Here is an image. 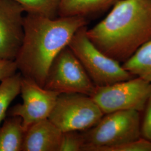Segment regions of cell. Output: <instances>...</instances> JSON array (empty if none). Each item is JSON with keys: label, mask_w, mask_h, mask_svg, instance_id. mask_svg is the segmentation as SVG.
<instances>
[{"label": "cell", "mask_w": 151, "mask_h": 151, "mask_svg": "<svg viewBox=\"0 0 151 151\" xmlns=\"http://www.w3.org/2000/svg\"><path fill=\"white\" fill-rule=\"evenodd\" d=\"M87 23L82 16L52 19L27 13L22 43L15 60L17 70L23 77L43 87L54 58L68 46L76 32Z\"/></svg>", "instance_id": "cell-1"}, {"label": "cell", "mask_w": 151, "mask_h": 151, "mask_svg": "<svg viewBox=\"0 0 151 151\" xmlns=\"http://www.w3.org/2000/svg\"><path fill=\"white\" fill-rule=\"evenodd\" d=\"M87 35L103 53L120 63L151 40V0H120Z\"/></svg>", "instance_id": "cell-2"}, {"label": "cell", "mask_w": 151, "mask_h": 151, "mask_svg": "<svg viewBox=\"0 0 151 151\" xmlns=\"http://www.w3.org/2000/svg\"><path fill=\"white\" fill-rule=\"evenodd\" d=\"M104 115L97 124L83 131V151H109L140 138L139 111L130 110Z\"/></svg>", "instance_id": "cell-3"}, {"label": "cell", "mask_w": 151, "mask_h": 151, "mask_svg": "<svg viewBox=\"0 0 151 151\" xmlns=\"http://www.w3.org/2000/svg\"><path fill=\"white\" fill-rule=\"evenodd\" d=\"M87 26L80 28L68 46L79 60L95 86H105L130 80L135 76L120 62L103 53L87 35Z\"/></svg>", "instance_id": "cell-4"}, {"label": "cell", "mask_w": 151, "mask_h": 151, "mask_svg": "<svg viewBox=\"0 0 151 151\" xmlns=\"http://www.w3.org/2000/svg\"><path fill=\"white\" fill-rule=\"evenodd\" d=\"M151 94V83L134 77L107 86L95 87L90 97L104 114L145 109Z\"/></svg>", "instance_id": "cell-5"}, {"label": "cell", "mask_w": 151, "mask_h": 151, "mask_svg": "<svg viewBox=\"0 0 151 151\" xmlns=\"http://www.w3.org/2000/svg\"><path fill=\"white\" fill-rule=\"evenodd\" d=\"M104 115L90 96L60 93L48 119L62 132H83L95 125Z\"/></svg>", "instance_id": "cell-6"}, {"label": "cell", "mask_w": 151, "mask_h": 151, "mask_svg": "<svg viewBox=\"0 0 151 151\" xmlns=\"http://www.w3.org/2000/svg\"><path fill=\"white\" fill-rule=\"evenodd\" d=\"M95 85L68 46L63 49L50 65L44 88L60 93L91 96Z\"/></svg>", "instance_id": "cell-7"}, {"label": "cell", "mask_w": 151, "mask_h": 151, "mask_svg": "<svg viewBox=\"0 0 151 151\" xmlns=\"http://www.w3.org/2000/svg\"><path fill=\"white\" fill-rule=\"evenodd\" d=\"M20 93L22 103L14 106L7 113L8 116H20L25 131L32 124L48 119L60 94L22 76Z\"/></svg>", "instance_id": "cell-8"}, {"label": "cell", "mask_w": 151, "mask_h": 151, "mask_svg": "<svg viewBox=\"0 0 151 151\" xmlns=\"http://www.w3.org/2000/svg\"><path fill=\"white\" fill-rule=\"evenodd\" d=\"M14 0H0V60H15L24 38V13Z\"/></svg>", "instance_id": "cell-9"}, {"label": "cell", "mask_w": 151, "mask_h": 151, "mask_svg": "<svg viewBox=\"0 0 151 151\" xmlns=\"http://www.w3.org/2000/svg\"><path fill=\"white\" fill-rule=\"evenodd\" d=\"M62 133L49 119L39 121L26 131L22 151H59Z\"/></svg>", "instance_id": "cell-10"}, {"label": "cell", "mask_w": 151, "mask_h": 151, "mask_svg": "<svg viewBox=\"0 0 151 151\" xmlns=\"http://www.w3.org/2000/svg\"><path fill=\"white\" fill-rule=\"evenodd\" d=\"M120 0H60L58 17L87 16L101 12Z\"/></svg>", "instance_id": "cell-11"}, {"label": "cell", "mask_w": 151, "mask_h": 151, "mask_svg": "<svg viewBox=\"0 0 151 151\" xmlns=\"http://www.w3.org/2000/svg\"><path fill=\"white\" fill-rule=\"evenodd\" d=\"M0 128V151H22L26 131L22 119L9 116Z\"/></svg>", "instance_id": "cell-12"}, {"label": "cell", "mask_w": 151, "mask_h": 151, "mask_svg": "<svg viewBox=\"0 0 151 151\" xmlns=\"http://www.w3.org/2000/svg\"><path fill=\"white\" fill-rule=\"evenodd\" d=\"M122 67L132 75L151 83V40L138 49Z\"/></svg>", "instance_id": "cell-13"}, {"label": "cell", "mask_w": 151, "mask_h": 151, "mask_svg": "<svg viewBox=\"0 0 151 151\" xmlns=\"http://www.w3.org/2000/svg\"><path fill=\"white\" fill-rule=\"evenodd\" d=\"M22 75L20 73L7 77L0 84V124L5 119L11 102L20 93Z\"/></svg>", "instance_id": "cell-14"}, {"label": "cell", "mask_w": 151, "mask_h": 151, "mask_svg": "<svg viewBox=\"0 0 151 151\" xmlns=\"http://www.w3.org/2000/svg\"><path fill=\"white\" fill-rule=\"evenodd\" d=\"M27 13L38 14L52 19L58 17L60 0H14Z\"/></svg>", "instance_id": "cell-15"}, {"label": "cell", "mask_w": 151, "mask_h": 151, "mask_svg": "<svg viewBox=\"0 0 151 151\" xmlns=\"http://www.w3.org/2000/svg\"><path fill=\"white\" fill-rule=\"evenodd\" d=\"M84 139L82 133L68 131L62 133L59 151H83Z\"/></svg>", "instance_id": "cell-16"}, {"label": "cell", "mask_w": 151, "mask_h": 151, "mask_svg": "<svg viewBox=\"0 0 151 151\" xmlns=\"http://www.w3.org/2000/svg\"><path fill=\"white\" fill-rule=\"evenodd\" d=\"M109 151H151V141L139 138L120 146L111 148Z\"/></svg>", "instance_id": "cell-17"}, {"label": "cell", "mask_w": 151, "mask_h": 151, "mask_svg": "<svg viewBox=\"0 0 151 151\" xmlns=\"http://www.w3.org/2000/svg\"><path fill=\"white\" fill-rule=\"evenodd\" d=\"M145 112L141 122V135L143 138L151 141V94L145 106Z\"/></svg>", "instance_id": "cell-18"}, {"label": "cell", "mask_w": 151, "mask_h": 151, "mask_svg": "<svg viewBox=\"0 0 151 151\" xmlns=\"http://www.w3.org/2000/svg\"><path fill=\"white\" fill-rule=\"evenodd\" d=\"M17 70L15 60H0V81L14 75Z\"/></svg>", "instance_id": "cell-19"}]
</instances>
